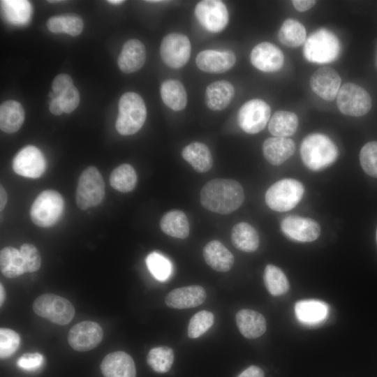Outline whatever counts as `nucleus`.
<instances>
[{"label":"nucleus","instance_id":"nucleus-1","mask_svg":"<svg viewBox=\"0 0 377 377\" xmlns=\"http://www.w3.org/2000/svg\"><path fill=\"white\" fill-rule=\"evenodd\" d=\"M244 193L242 185L230 179H214L201 189L200 200L207 210L228 214L237 209L243 203Z\"/></svg>","mask_w":377,"mask_h":377},{"label":"nucleus","instance_id":"nucleus-2","mask_svg":"<svg viewBox=\"0 0 377 377\" xmlns=\"http://www.w3.org/2000/svg\"><path fill=\"white\" fill-rule=\"evenodd\" d=\"M300 154L302 162L308 169L319 171L335 162L339 156V149L328 136L315 133L303 139Z\"/></svg>","mask_w":377,"mask_h":377},{"label":"nucleus","instance_id":"nucleus-3","mask_svg":"<svg viewBox=\"0 0 377 377\" xmlns=\"http://www.w3.org/2000/svg\"><path fill=\"white\" fill-rule=\"evenodd\" d=\"M147 117V108L142 98L135 92H126L119 101V114L115 123L117 132L123 135L137 133Z\"/></svg>","mask_w":377,"mask_h":377},{"label":"nucleus","instance_id":"nucleus-4","mask_svg":"<svg viewBox=\"0 0 377 377\" xmlns=\"http://www.w3.org/2000/svg\"><path fill=\"white\" fill-rule=\"evenodd\" d=\"M341 52L337 36L330 30L320 29L314 31L304 43L305 59L312 63L326 64L334 61Z\"/></svg>","mask_w":377,"mask_h":377},{"label":"nucleus","instance_id":"nucleus-5","mask_svg":"<svg viewBox=\"0 0 377 377\" xmlns=\"http://www.w3.org/2000/svg\"><path fill=\"white\" fill-rule=\"evenodd\" d=\"M304 193L302 184L291 178L281 179L272 184L265 193L267 206L276 212H287L301 201Z\"/></svg>","mask_w":377,"mask_h":377},{"label":"nucleus","instance_id":"nucleus-6","mask_svg":"<svg viewBox=\"0 0 377 377\" xmlns=\"http://www.w3.org/2000/svg\"><path fill=\"white\" fill-rule=\"evenodd\" d=\"M64 207L61 194L54 190L41 192L30 209V217L34 224L47 228L54 225L60 218Z\"/></svg>","mask_w":377,"mask_h":377},{"label":"nucleus","instance_id":"nucleus-7","mask_svg":"<svg viewBox=\"0 0 377 377\" xmlns=\"http://www.w3.org/2000/svg\"><path fill=\"white\" fill-rule=\"evenodd\" d=\"M105 195V184L98 170L89 166L81 173L76 189V203L80 209L98 205Z\"/></svg>","mask_w":377,"mask_h":377},{"label":"nucleus","instance_id":"nucleus-8","mask_svg":"<svg viewBox=\"0 0 377 377\" xmlns=\"http://www.w3.org/2000/svg\"><path fill=\"white\" fill-rule=\"evenodd\" d=\"M32 308L38 316L60 325H67L75 316V308L70 301L52 293L38 297Z\"/></svg>","mask_w":377,"mask_h":377},{"label":"nucleus","instance_id":"nucleus-9","mask_svg":"<svg viewBox=\"0 0 377 377\" xmlns=\"http://www.w3.org/2000/svg\"><path fill=\"white\" fill-rule=\"evenodd\" d=\"M339 110L344 114L360 117L366 114L371 108V98L362 87L348 82L340 87L337 96Z\"/></svg>","mask_w":377,"mask_h":377},{"label":"nucleus","instance_id":"nucleus-10","mask_svg":"<svg viewBox=\"0 0 377 377\" xmlns=\"http://www.w3.org/2000/svg\"><path fill=\"white\" fill-rule=\"evenodd\" d=\"M270 114L269 105L261 99L254 98L246 102L239 108L237 122L244 132L256 134L265 128Z\"/></svg>","mask_w":377,"mask_h":377},{"label":"nucleus","instance_id":"nucleus-11","mask_svg":"<svg viewBox=\"0 0 377 377\" xmlns=\"http://www.w3.org/2000/svg\"><path fill=\"white\" fill-rule=\"evenodd\" d=\"M191 45L188 38L180 33H170L163 38L160 54L163 61L170 68H179L188 61Z\"/></svg>","mask_w":377,"mask_h":377},{"label":"nucleus","instance_id":"nucleus-12","mask_svg":"<svg viewBox=\"0 0 377 377\" xmlns=\"http://www.w3.org/2000/svg\"><path fill=\"white\" fill-rule=\"evenodd\" d=\"M194 12L202 27L212 33L221 31L228 23V11L221 1H200L196 4Z\"/></svg>","mask_w":377,"mask_h":377},{"label":"nucleus","instance_id":"nucleus-13","mask_svg":"<svg viewBox=\"0 0 377 377\" xmlns=\"http://www.w3.org/2000/svg\"><path fill=\"white\" fill-rule=\"evenodd\" d=\"M103 337V332L98 323L85 320L71 327L68 341L74 350L84 352L95 348L101 342Z\"/></svg>","mask_w":377,"mask_h":377},{"label":"nucleus","instance_id":"nucleus-14","mask_svg":"<svg viewBox=\"0 0 377 377\" xmlns=\"http://www.w3.org/2000/svg\"><path fill=\"white\" fill-rule=\"evenodd\" d=\"M281 230L288 238L301 242H313L321 232L320 226L315 220L294 215L286 216L281 221Z\"/></svg>","mask_w":377,"mask_h":377},{"label":"nucleus","instance_id":"nucleus-15","mask_svg":"<svg viewBox=\"0 0 377 377\" xmlns=\"http://www.w3.org/2000/svg\"><path fill=\"white\" fill-rule=\"evenodd\" d=\"M46 162L42 152L33 145L22 148L14 157L13 169L19 175L38 178L45 172Z\"/></svg>","mask_w":377,"mask_h":377},{"label":"nucleus","instance_id":"nucleus-16","mask_svg":"<svg viewBox=\"0 0 377 377\" xmlns=\"http://www.w3.org/2000/svg\"><path fill=\"white\" fill-rule=\"evenodd\" d=\"M250 60L252 65L257 69L271 73L281 69L284 63V55L275 45L269 42H263L253 48Z\"/></svg>","mask_w":377,"mask_h":377},{"label":"nucleus","instance_id":"nucleus-17","mask_svg":"<svg viewBox=\"0 0 377 377\" xmlns=\"http://www.w3.org/2000/svg\"><path fill=\"white\" fill-rule=\"evenodd\" d=\"M340 84L339 73L328 66L317 69L310 78V86L313 91L327 101H333L337 97Z\"/></svg>","mask_w":377,"mask_h":377},{"label":"nucleus","instance_id":"nucleus-18","mask_svg":"<svg viewBox=\"0 0 377 377\" xmlns=\"http://www.w3.org/2000/svg\"><path fill=\"white\" fill-rule=\"evenodd\" d=\"M236 62L233 52L205 50L199 52L195 63L202 71L209 73H222L230 70Z\"/></svg>","mask_w":377,"mask_h":377},{"label":"nucleus","instance_id":"nucleus-19","mask_svg":"<svg viewBox=\"0 0 377 377\" xmlns=\"http://www.w3.org/2000/svg\"><path fill=\"white\" fill-rule=\"evenodd\" d=\"M104 377H135L136 369L131 355L124 351L108 354L101 364Z\"/></svg>","mask_w":377,"mask_h":377},{"label":"nucleus","instance_id":"nucleus-20","mask_svg":"<svg viewBox=\"0 0 377 377\" xmlns=\"http://www.w3.org/2000/svg\"><path fill=\"white\" fill-rule=\"evenodd\" d=\"M206 299L205 290L200 286H188L170 291L165 297V304L173 309H184L198 306Z\"/></svg>","mask_w":377,"mask_h":377},{"label":"nucleus","instance_id":"nucleus-21","mask_svg":"<svg viewBox=\"0 0 377 377\" xmlns=\"http://www.w3.org/2000/svg\"><path fill=\"white\" fill-rule=\"evenodd\" d=\"M145 60L146 50L144 44L138 39H131L122 47L118 58V66L123 73H131L140 70Z\"/></svg>","mask_w":377,"mask_h":377},{"label":"nucleus","instance_id":"nucleus-22","mask_svg":"<svg viewBox=\"0 0 377 377\" xmlns=\"http://www.w3.org/2000/svg\"><path fill=\"white\" fill-rule=\"evenodd\" d=\"M295 151L294 141L288 138H269L263 145V152L265 159L274 165H279L284 163L293 155Z\"/></svg>","mask_w":377,"mask_h":377},{"label":"nucleus","instance_id":"nucleus-23","mask_svg":"<svg viewBox=\"0 0 377 377\" xmlns=\"http://www.w3.org/2000/svg\"><path fill=\"white\" fill-rule=\"evenodd\" d=\"M236 324L240 333L247 339H256L266 331L267 324L264 316L251 309H242L235 316Z\"/></svg>","mask_w":377,"mask_h":377},{"label":"nucleus","instance_id":"nucleus-24","mask_svg":"<svg viewBox=\"0 0 377 377\" xmlns=\"http://www.w3.org/2000/svg\"><path fill=\"white\" fill-rule=\"evenodd\" d=\"M203 257L206 263L217 272H228L234 264L232 253L218 240H212L206 244Z\"/></svg>","mask_w":377,"mask_h":377},{"label":"nucleus","instance_id":"nucleus-25","mask_svg":"<svg viewBox=\"0 0 377 377\" xmlns=\"http://www.w3.org/2000/svg\"><path fill=\"white\" fill-rule=\"evenodd\" d=\"M235 95L232 84L226 80L216 81L206 89L205 100L212 110L219 111L228 106Z\"/></svg>","mask_w":377,"mask_h":377},{"label":"nucleus","instance_id":"nucleus-26","mask_svg":"<svg viewBox=\"0 0 377 377\" xmlns=\"http://www.w3.org/2000/svg\"><path fill=\"white\" fill-rule=\"evenodd\" d=\"M182 156L198 172H207L212 167V154L204 143L191 142L182 149Z\"/></svg>","mask_w":377,"mask_h":377},{"label":"nucleus","instance_id":"nucleus-27","mask_svg":"<svg viewBox=\"0 0 377 377\" xmlns=\"http://www.w3.org/2000/svg\"><path fill=\"white\" fill-rule=\"evenodd\" d=\"M24 110L20 103L8 100L0 106V128L6 133L17 132L24 121Z\"/></svg>","mask_w":377,"mask_h":377},{"label":"nucleus","instance_id":"nucleus-28","mask_svg":"<svg viewBox=\"0 0 377 377\" xmlns=\"http://www.w3.org/2000/svg\"><path fill=\"white\" fill-rule=\"evenodd\" d=\"M295 312L300 321L314 325L326 318L328 315V306L318 300H302L295 304Z\"/></svg>","mask_w":377,"mask_h":377},{"label":"nucleus","instance_id":"nucleus-29","mask_svg":"<svg viewBox=\"0 0 377 377\" xmlns=\"http://www.w3.org/2000/svg\"><path fill=\"white\" fill-rule=\"evenodd\" d=\"M231 242L237 249L249 253L256 251L260 243L257 231L246 222H240L233 226Z\"/></svg>","mask_w":377,"mask_h":377},{"label":"nucleus","instance_id":"nucleus-30","mask_svg":"<svg viewBox=\"0 0 377 377\" xmlns=\"http://www.w3.org/2000/svg\"><path fill=\"white\" fill-rule=\"evenodd\" d=\"M160 94L164 104L172 110L179 111L186 106V91L182 83L179 80L164 81L161 85Z\"/></svg>","mask_w":377,"mask_h":377},{"label":"nucleus","instance_id":"nucleus-31","mask_svg":"<svg viewBox=\"0 0 377 377\" xmlns=\"http://www.w3.org/2000/svg\"><path fill=\"white\" fill-rule=\"evenodd\" d=\"M162 231L168 235L185 239L189 234L188 219L181 210H171L163 215L160 221Z\"/></svg>","mask_w":377,"mask_h":377},{"label":"nucleus","instance_id":"nucleus-32","mask_svg":"<svg viewBox=\"0 0 377 377\" xmlns=\"http://www.w3.org/2000/svg\"><path fill=\"white\" fill-rule=\"evenodd\" d=\"M298 126V117L292 112L276 111L272 117L268 129L274 137L286 138L293 135Z\"/></svg>","mask_w":377,"mask_h":377},{"label":"nucleus","instance_id":"nucleus-33","mask_svg":"<svg viewBox=\"0 0 377 377\" xmlns=\"http://www.w3.org/2000/svg\"><path fill=\"white\" fill-rule=\"evenodd\" d=\"M0 269L7 278H15L26 273L23 258L20 250L7 246L0 251Z\"/></svg>","mask_w":377,"mask_h":377},{"label":"nucleus","instance_id":"nucleus-34","mask_svg":"<svg viewBox=\"0 0 377 377\" xmlns=\"http://www.w3.org/2000/svg\"><path fill=\"white\" fill-rule=\"evenodd\" d=\"M47 27L52 33H65L76 36L82 33L84 22L78 15L66 14L50 17L47 22Z\"/></svg>","mask_w":377,"mask_h":377},{"label":"nucleus","instance_id":"nucleus-35","mask_svg":"<svg viewBox=\"0 0 377 377\" xmlns=\"http://www.w3.org/2000/svg\"><path fill=\"white\" fill-rule=\"evenodd\" d=\"M278 36L280 42L284 45L296 47L305 41L306 38V29L299 21L287 19L282 24Z\"/></svg>","mask_w":377,"mask_h":377},{"label":"nucleus","instance_id":"nucleus-36","mask_svg":"<svg viewBox=\"0 0 377 377\" xmlns=\"http://www.w3.org/2000/svg\"><path fill=\"white\" fill-rule=\"evenodd\" d=\"M137 175L134 168L124 163L116 168L110 176V185L116 190L127 193L133 191L137 183Z\"/></svg>","mask_w":377,"mask_h":377},{"label":"nucleus","instance_id":"nucleus-37","mask_svg":"<svg viewBox=\"0 0 377 377\" xmlns=\"http://www.w3.org/2000/svg\"><path fill=\"white\" fill-rule=\"evenodd\" d=\"M265 286L268 292L274 296L285 294L289 289L288 280L283 272L274 265H267L263 276Z\"/></svg>","mask_w":377,"mask_h":377},{"label":"nucleus","instance_id":"nucleus-38","mask_svg":"<svg viewBox=\"0 0 377 377\" xmlns=\"http://www.w3.org/2000/svg\"><path fill=\"white\" fill-rule=\"evenodd\" d=\"M174 361V352L168 346H158L151 348L147 357L149 366L155 372L164 374L168 372Z\"/></svg>","mask_w":377,"mask_h":377},{"label":"nucleus","instance_id":"nucleus-39","mask_svg":"<svg viewBox=\"0 0 377 377\" xmlns=\"http://www.w3.org/2000/svg\"><path fill=\"white\" fill-rule=\"evenodd\" d=\"M146 264L151 274L158 281L167 280L172 273L170 262L163 255L152 252L146 258Z\"/></svg>","mask_w":377,"mask_h":377},{"label":"nucleus","instance_id":"nucleus-40","mask_svg":"<svg viewBox=\"0 0 377 377\" xmlns=\"http://www.w3.org/2000/svg\"><path fill=\"white\" fill-rule=\"evenodd\" d=\"M8 19L17 24L26 22L30 18L31 5L27 1H1Z\"/></svg>","mask_w":377,"mask_h":377},{"label":"nucleus","instance_id":"nucleus-41","mask_svg":"<svg viewBox=\"0 0 377 377\" xmlns=\"http://www.w3.org/2000/svg\"><path fill=\"white\" fill-rule=\"evenodd\" d=\"M214 314L208 311H200L190 319L188 325V336L196 339L204 334L213 325Z\"/></svg>","mask_w":377,"mask_h":377},{"label":"nucleus","instance_id":"nucleus-42","mask_svg":"<svg viewBox=\"0 0 377 377\" xmlns=\"http://www.w3.org/2000/svg\"><path fill=\"white\" fill-rule=\"evenodd\" d=\"M360 161L364 171L369 175L377 177V142L366 143L361 149Z\"/></svg>","mask_w":377,"mask_h":377},{"label":"nucleus","instance_id":"nucleus-43","mask_svg":"<svg viewBox=\"0 0 377 377\" xmlns=\"http://www.w3.org/2000/svg\"><path fill=\"white\" fill-rule=\"evenodd\" d=\"M20 337L14 330L1 327L0 329V357L6 359L10 357L18 349Z\"/></svg>","mask_w":377,"mask_h":377},{"label":"nucleus","instance_id":"nucleus-44","mask_svg":"<svg viewBox=\"0 0 377 377\" xmlns=\"http://www.w3.org/2000/svg\"><path fill=\"white\" fill-rule=\"evenodd\" d=\"M20 251L23 258L26 272L38 271L41 265V258L38 249L31 244H23Z\"/></svg>","mask_w":377,"mask_h":377},{"label":"nucleus","instance_id":"nucleus-45","mask_svg":"<svg viewBox=\"0 0 377 377\" xmlns=\"http://www.w3.org/2000/svg\"><path fill=\"white\" fill-rule=\"evenodd\" d=\"M57 97L62 110L65 113H71L80 103V94L74 85Z\"/></svg>","mask_w":377,"mask_h":377},{"label":"nucleus","instance_id":"nucleus-46","mask_svg":"<svg viewBox=\"0 0 377 377\" xmlns=\"http://www.w3.org/2000/svg\"><path fill=\"white\" fill-rule=\"evenodd\" d=\"M43 360V356L38 353H25L18 359L17 365L22 369L31 371L39 369Z\"/></svg>","mask_w":377,"mask_h":377},{"label":"nucleus","instance_id":"nucleus-47","mask_svg":"<svg viewBox=\"0 0 377 377\" xmlns=\"http://www.w3.org/2000/svg\"><path fill=\"white\" fill-rule=\"evenodd\" d=\"M72 86L73 82L71 77L64 73L57 75L52 83V91L57 96H60Z\"/></svg>","mask_w":377,"mask_h":377},{"label":"nucleus","instance_id":"nucleus-48","mask_svg":"<svg viewBox=\"0 0 377 377\" xmlns=\"http://www.w3.org/2000/svg\"><path fill=\"white\" fill-rule=\"evenodd\" d=\"M292 3L295 8L299 12H304L315 6L316 1L313 0H293Z\"/></svg>","mask_w":377,"mask_h":377},{"label":"nucleus","instance_id":"nucleus-49","mask_svg":"<svg viewBox=\"0 0 377 377\" xmlns=\"http://www.w3.org/2000/svg\"><path fill=\"white\" fill-rule=\"evenodd\" d=\"M238 377H265V374L262 369L253 365L243 371Z\"/></svg>","mask_w":377,"mask_h":377},{"label":"nucleus","instance_id":"nucleus-50","mask_svg":"<svg viewBox=\"0 0 377 377\" xmlns=\"http://www.w3.org/2000/svg\"><path fill=\"white\" fill-rule=\"evenodd\" d=\"M49 108L50 112L54 115H61L64 112L59 103L58 97L51 99Z\"/></svg>","mask_w":377,"mask_h":377},{"label":"nucleus","instance_id":"nucleus-51","mask_svg":"<svg viewBox=\"0 0 377 377\" xmlns=\"http://www.w3.org/2000/svg\"><path fill=\"white\" fill-rule=\"evenodd\" d=\"M8 201V195L6 190L3 187L2 185H1L0 188V209L2 211Z\"/></svg>","mask_w":377,"mask_h":377},{"label":"nucleus","instance_id":"nucleus-52","mask_svg":"<svg viewBox=\"0 0 377 377\" xmlns=\"http://www.w3.org/2000/svg\"><path fill=\"white\" fill-rule=\"evenodd\" d=\"M6 297L5 289L2 283H0V306H1L4 302Z\"/></svg>","mask_w":377,"mask_h":377},{"label":"nucleus","instance_id":"nucleus-53","mask_svg":"<svg viewBox=\"0 0 377 377\" xmlns=\"http://www.w3.org/2000/svg\"><path fill=\"white\" fill-rule=\"evenodd\" d=\"M109 3L113 4V5H120L124 2L123 0H109L108 1Z\"/></svg>","mask_w":377,"mask_h":377},{"label":"nucleus","instance_id":"nucleus-54","mask_svg":"<svg viewBox=\"0 0 377 377\" xmlns=\"http://www.w3.org/2000/svg\"><path fill=\"white\" fill-rule=\"evenodd\" d=\"M376 242H377V230H376Z\"/></svg>","mask_w":377,"mask_h":377}]
</instances>
